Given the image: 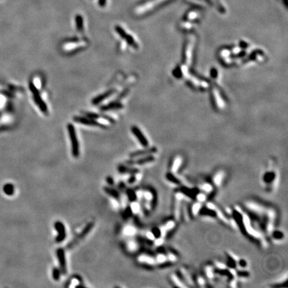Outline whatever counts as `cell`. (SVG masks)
I'll list each match as a JSON object with an SVG mask.
<instances>
[{"label":"cell","mask_w":288,"mask_h":288,"mask_svg":"<svg viewBox=\"0 0 288 288\" xmlns=\"http://www.w3.org/2000/svg\"><path fill=\"white\" fill-rule=\"evenodd\" d=\"M230 286L231 287H236L237 286V282L236 280H233L231 281V283H230Z\"/></svg>","instance_id":"obj_45"},{"label":"cell","mask_w":288,"mask_h":288,"mask_svg":"<svg viewBox=\"0 0 288 288\" xmlns=\"http://www.w3.org/2000/svg\"><path fill=\"white\" fill-rule=\"evenodd\" d=\"M206 273L208 278H210V279L214 278V269H213L211 266L206 267Z\"/></svg>","instance_id":"obj_31"},{"label":"cell","mask_w":288,"mask_h":288,"mask_svg":"<svg viewBox=\"0 0 288 288\" xmlns=\"http://www.w3.org/2000/svg\"><path fill=\"white\" fill-rule=\"evenodd\" d=\"M116 30L117 33L120 35V37L122 39H125L126 38L127 34L126 33L125 30H124L123 28H122L120 26H116Z\"/></svg>","instance_id":"obj_27"},{"label":"cell","mask_w":288,"mask_h":288,"mask_svg":"<svg viewBox=\"0 0 288 288\" xmlns=\"http://www.w3.org/2000/svg\"><path fill=\"white\" fill-rule=\"evenodd\" d=\"M196 42V38L193 35H190L186 42L184 50V64L187 66H190L192 64Z\"/></svg>","instance_id":"obj_1"},{"label":"cell","mask_w":288,"mask_h":288,"mask_svg":"<svg viewBox=\"0 0 288 288\" xmlns=\"http://www.w3.org/2000/svg\"><path fill=\"white\" fill-rule=\"evenodd\" d=\"M127 195L128 199H129V200L130 202H134L136 200L137 194L134 191H133L132 189H128L127 191Z\"/></svg>","instance_id":"obj_24"},{"label":"cell","mask_w":288,"mask_h":288,"mask_svg":"<svg viewBox=\"0 0 288 288\" xmlns=\"http://www.w3.org/2000/svg\"><path fill=\"white\" fill-rule=\"evenodd\" d=\"M125 39L127 41V43L129 44L130 46H132L133 47H134L135 49H137V47H138V45H137V44L136 43V42H135L134 38H132V36H131L130 35H127V36L125 38Z\"/></svg>","instance_id":"obj_22"},{"label":"cell","mask_w":288,"mask_h":288,"mask_svg":"<svg viewBox=\"0 0 288 288\" xmlns=\"http://www.w3.org/2000/svg\"><path fill=\"white\" fill-rule=\"evenodd\" d=\"M182 162H183V159L181 156H177L174 158V162L172 163V166L171 168V171L172 173H176L178 171L179 169V167L181 166L182 165Z\"/></svg>","instance_id":"obj_15"},{"label":"cell","mask_w":288,"mask_h":288,"mask_svg":"<svg viewBox=\"0 0 288 288\" xmlns=\"http://www.w3.org/2000/svg\"><path fill=\"white\" fill-rule=\"evenodd\" d=\"M4 191H5V193H7V195H12L14 192V186H13L11 184L6 185L5 186V188H4Z\"/></svg>","instance_id":"obj_29"},{"label":"cell","mask_w":288,"mask_h":288,"mask_svg":"<svg viewBox=\"0 0 288 288\" xmlns=\"http://www.w3.org/2000/svg\"><path fill=\"white\" fill-rule=\"evenodd\" d=\"M167 260H169L171 262H174V261H177V257L172 253H168L167 255Z\"/></svg>","instance_id":"obj_34"},{"label":"cell","mask_w":288,"mask_h":288,"mask_svg":"<svg viewBox=\"0 0 288 288\" xmlns=\"http://www.w3.org/2000/svg\"><path fill=\"white\" fill-rule=\"evenodd\" d=\"M185 197V196H184V193L182 192H178V193H175V199H178V200H180V201H182L183 199H184Z\"/></svg>","instance_id":"obj_36"},{"label":"cell","mask_w":288,"mask_h":288,"mask_svg":"<svg viewBox=\"0 0 288 288\" xmlns=\"http://www.w3.org/2000/svg\"><path fill=\"white\" fill-rule=\"evenodd\" d=\"M118 170L120 173H123V174H137L139 173V170L136 169V168H131L129 167L128 166H120L118 167Z\"/></svg>","instance_id":"obj_16"},{"label":"cell","mask_w":288,"mask_h":288,"mask_svg":"<svg viewBox=\"0 0 288 288\" xmlns=\"http://www.w3.org/2000/svg\"><path fill=\"white\" fill-rule=\"evenodd\" d=\"M57 257L59 261L60 270L62 274L65 275L67 273V263H66L65 251L62 248L57 250Z\"/></svg>","instance_id":"obj_5"},{"label":"cell","mask_w":288,"mask_h":288,"mask_svg":"<svg viewBox=\"0 0 288 288\" xmlns=\"http://www.w3.org/2000/svg\"><path fill=\"white\" fill-rule=\"evenodd\" d=\"M225 178V173L222 171L217 172L213 178V182L217 187H220L222 184L224 179Z\"/></svg>","instance_id":"obj_12"},{"label":"cell","mask_w":288,"mask_h":288,"mask_svg":"<svg viewBox=\"0 0 288 288\" xmlns=\"http://www.w3.org/2000/svg\"><path fill=\"white\" fill-rule=\"evenodd\" d=\"M29 89L32 91L33 95V99L35 100V102L38 105L39 108L41 109L42 112L43 113L47 112V108L46 104L44 103L43 100L42 99L41 95L38 90V88L35 87V86L33 83H30L29 84Z\"/></svg>","instance_id":"obj_3"},{"label":"cell","mask_w":288,"mask_h":288,"mask_svg":"<svg viewBox=\"0 0 288 288\" xmlns=\"http://www.w3.org/2000/svg\"><path fill=\"white\" fill-rule=\"evenodd\" d=\"M216 210V213H217V215H218V216L219 217V218L221 219V220H223L224 221H225V222H227L228 221V219L227 218H225V216L223 214V213L221 212L220 210Z\"/></svg>","instance_id":"obj_35"},{"label":"cell","mask_w":288,"mask_h":288,"mask_svg":"<svg viewBox=\"0 0 288 288\" xmlns=\"http://www.w3.org/2000/svg\"><path fill=\"white\" fill-rule=\"evenodd\" d=\"M175 212H174V214H175V218L177 220H178L179 219V217H180V211H181V205H180V203H181V202L180 200H178V199H175Z\"/></svg>","instance_id":"obj_19"},{"label":"cell","mask_w":288,"mask_h":288,"mask_svg":"<svg viewBox=\"0 0 288 288\" xmlns=\"http://www.w3.org/2000/svg\"><path fill=\"white\" fill-rule=\"evenodd\" d=\"M156 259L158 263H160V264L166 263L167 260V255L163 254H159L156 257Z\"/></svg>","instance_id":"obj_28"},{"label":"cell","mask_w":288,"mask_h":288,"mask_svg":"<svg viewBox=\"0 0 288 288\" xmlns=\"http://www.w3.org/2000/svg\"><path fill=\"white\" fill-rule=\"evenodd\" d=\"M122 108V105L118 103H113V104H110L108 105L104 106V107L101 108L103 110H107V109H120Z\"/></svg>","instance_id":"obj_23"},{"label":"cell","mask_w":288,"mask_h":288,"mask_svg":"<svg viewBox=\"0 0 288 288\" xmlns=\"http://www.w3.org/2000/svg\"><path fill=\"white\" fill-rule=\"evenodd\" d=\"M175 224L174 221H172V220L168 221L164 225H163V226L160 229H159V231H160L161 236H166L167 233L174 228L175 227Z\"/></svg>","instance_id":"obj_13"},{"label":"cell","mask_w":288,"mask_h":288,"mask_svg":"<svg viewBox=\"0 0 288 288\" xmlns=\"http://www.w3.org/2000/svg\"><path fill=\"white\" fill-rule=\"evenodd\" d=\"M181 272H182L184 277L186 279L187 281L189 282V283H191V284H192V283H193V281H192L191 278H190V276H189V273H188V272H186L184 269H181Z\"/></svg>","instance_id":"obj_33"},{"label":"cell","mask_w":288,"mask_h":288,"mask_svg":"<svg viewBox=\"0 0 288 288\" xmlns=\"http://www.w3.org/2000/svg\"><path fill=\"white\" fill-rule=\"evenodd\" d=\"M135 180V176H131L130 179H128V182L129 183H133V182H134V181Z\"/></svg>","instance_id":"obj_44"},{"label":"cell","mask_w":288,"mask_h":288,"mask_svg":"<svg viewBox=\"0 0 288 288\" xmlns=\"http://www.w3.org/2000/svg\"><path fill=\"white\" fill-rule=\"evenodd\" d=\"M155 160V157L152 156V155L149 156H146L144 157H141L140 159H137L134 160V159H131V160H128L126 162L127 165L133 166V165H144L146 163H149L153 162Z\"/></svg>","instance_id":"obj_8"},{"label":"cell","mask_w":288,"mask_h":288,"mask_svg":"<svg viewBox=\"0 0 288 288\" xmlns=\"http://www.w3.org/2000/svg\"><path fill=\"white\" fill-rule=\"evenodd\" d=\"M68 130L72 143V152L74 157H78L79 155V147L76 131L72 124H68Z\"/></svg>","instance_id":"obj_2"},{"label":"cell","mask_w":288,"mask_h":288,"mask_svg":"<svg viewBox=\"0 0 288 288\" xmlns=\"http://www.w3.org/2000/svg\"><path fill=\"white\" fill-rule=\"evenodd\" d=\"M196 198L197 201L198 202L203 203V202H204L206 200L207 196H206V194H205V193H198V194L196 195Z\"/></svg>","instance_id":"obj_32"},{"label":"cell","mask_w":288,"mask_h":288,"mask_svg":"<svg viewBox=\"0 0 288 288\" xmlns=\"http://www.w3.org/2000/svg\"><path fill=\"white\" fill-rule=\"evenodd\" d=\"M54 226L57 232V236L55 239L56 242L60 243L63 241L66 237V231L65 225L63 223L61 222V221H56Z\"/></svg>","instance_id":"obj_6"},{"label":"cell","mask_w":288,"mask_h":288,"mask_svg":"<svg viewBox=\"0 0 288 288\" xmlns=\"http://www.w3.org/2000/svg\"><path fill=\"white\" fill-rule=\"evenodd\" d=\"M157 152V149L156 148H151L149 149H146L144 150H140V151H136L134 152H132L130 153V157L131 158H135L140 156H149V155L153 154Z\"/></svg>","instance_id":"obj_11"},{"label":"cell","mask_w":288,"mask_h":288,"mask_svg":"<svg viewBox=\"0 0 288 288\" xmlns=\"http://www.w3.org/2000/svg\"><path fill=\"white\" fill-rule=\"evenodd\" d=\"M215 265H216V267L218 268V269H224L226 268V266H225V265L224 264H222V263L217 262V263L215 264Z\"/></svg>","instance_id":"obj_39"},{"label":"cell","mask_w":288,"mask_h":288,"mask_svg":"<svg viewBox=\"0 0 288 288\" xmlns=\"http://www.w3.org/2000/svg\"><path fill=\"white\" fill-rule=\"evenodd\" d=\"M74 120L79 123L84 124V125L87 126H100L101 127H105V126L101 125L100 123L97 122L96 121L94 120L91 118H86V117H74Z\"/></svg>","instance_id":"obj_10"},{"label":"cell","mask_w":288,"mask_h":288,"mask_svg":"<svg viewBox=\"0 0 288 288\" xmlns=\"http://www.w3.org/2000/svg\"><path fill=\"white\" fill-rule=\"evenodd\" d=\"M200 188L203 192H206V193H210L212 192V190H213V187L211 186V185L210 184H207V183H205V184H202L200 186Z\"/></svg>","instance_id":"obj_25"},{"label":"cell","mask_w":288,"mask_h":288,"mask_svg":"<svg viewBox=\"0 0 288 288\" xmlns=\"http://www.w3.org/2000/svg\"><path fill=\"white\" fill-rule=\"evenodd\" d=\"M206 206H207V209H209V210H216V207H215V206L214 204V203H211V202L207 203Z\"/></svg>","instance_id":"obj_38"},{"label":"cell","mask_w":288,"mask_h":288,"mask_svg":"<svg viewBox=\"0 0 288 288\" xmlns=\"http://www.w3.org/2000/svg\"><path fill=\"white\" fill-rule=\"evenodd\" d=\"M201 208H202V203L200 202H197L196 203H193V206H192V214L193 215H197L199 214V211L201 210Z\"/></svg>","instance_id":"obj_21"},{"label":"cell","mask_w":288,"mask_h":288,"mask_svg":"<svg viewBox=\"0 0 288 288\" xmlns=\"http://www.w3.org/2000/svg\"><path fill=\"white\" fill-rule=\"evenodd\" d=\"M94 222H90L89 224H87V225H86V226L83 229V230L81 232V233H79L78 236L76 238H75L72 241H71L69 243V244L68 245V246H67L68 249H71V248L73 247L76 244H78V243L80 242L83 240V239L84 237H86V236H87V235L90 232V231L92 229V228H94Z\"/></svg>","instance_id":"obj_4"},{"label":"cell","mask_w":288,"mask_h":288,"mask_svg":"<svg viewBox=\"0 0 288 288\" xmlns=\"http://www.w3.org/2000/svg\"><path fill=\"white\" fill-rule=\"evenodd\" d=\"M171 278L172 281L175 283L176 286L179 287H186L184 284L183 282L179 280V278L178 277V276H176L175 274H172L171 276Z\"/></svg>","instance_id":"obj_20"},{"label":"cell","mask_w":288,"mask_h":288,"mask_svg":"<svg viewBox=\"0 0 288 288\" xmlns=\"http://www.w3.org/2000/svg\"><path fill=\"white\" fill-rule=\"evenodd\" d=\"M60 274H61L60 270L58 268H53V269H52V277H53V279H54V280L58 281L60 280Z\"/></svg>","instance_id":"obj_26"},{"label":"cell","mask_w":288,"mask_h":288,"mask_svg":"<svg viewBox=\"0 0 288 288\" xmlns=\"http://www.w3.org/2000/svg\"><path fill=\"white\" fill-rule=\"evenodd\" d=\"M212 95L213 100H214V104L216 106V108L218 109H223L225 106V101H224L220 93L216 88H213Z\"/></svg>","instance_id":"obj_7"},{"label":"cell","mask_w":288,"mask_h":288,"mask_svg":"<svg viewBox=\"0 0 288 288\" xmlns=\"http://www.w3.org/2000/svg\"><path fill=\"white\" fill-rule=\"evenodd\" d=\"M76 25L78 30L82 31L83 29V20L81 16H78L76 17Z\"/></svg>","instance_id":"obj_30"},{"label":"cell","mask_w":288,"mask_h":288,"mask_svg":"<svg viewBox=\"0 0 288 288\" xmlns=\"http://www.w3.org/2000/svg\"><path fill=\"white\" fill-rule=\"evenodd\" d=\"M247 207L249 209L250 211H253L254 213H257V214H261L264 211V207L263 206H261L258 203H255L254 202H249L247 203Z\"/></svg>","instance_id":"obj_14"},{"label":"cell","mask_w":288,"mask_h":288,"mask_svg":"<svg viewBox=\"0 0 288 288\" xmlns=\"http://www.w3.org/2000/svg\"><path fill=\"white\" fill-rule=\"evenodd\" d=\"M112 93H113V91H112V90H111V91H109L105 92V94H102V95H100V96L95 97V98L94 100H93V104H95H95H98L99 103L101 102V101H103V100H104L105 99L107 98V97H109L111 94H112Z\"/></svg>","instance_id":"obj_18"},{"label":"cell","mask_w":288,"mask_h":288,"mask_svg":"<svg viewBox=\"0 0 288 288\" xmlns=\"http://www.w3.org/2000/svg\"><path fill=\"white\" fill-rule=\"evenodd\" d=\"M131 213H132V210L131 209V207H127L125 211V213H124V216L126 215V218H129V217L131 215Z\"/></svg>","instance_id":"obj_37"},{"label":"cell","mask_w":288,"mask_h":288,"mask_svg":"<svg viewBox=\"0 0 288 288\" xmlns=\"http://www.w3.org/2000/svg\"><path fill=\"white\" fill-rule=\"evenodd\" d=\"M211 77L214 78H216L217 76H218V71L216 70V69H211Z\"/></svg>","instance_id":"obj_41"},{"label":"cell","mask_w":288,"mask_h":288,"mask_svg":"<svg viewBox=\"0 0 288 288\" xmlns=\"http://www.w3.org/2000/svg\"><path fill=\"white\" fill-rule=\"evenodd\" d=\"M131 131L133 132V134L135 135V136L137 137V139L138 140V141L140 142V144L142 145L144 147L146 148L148 146V141L146 139V137L145 135H144L143 133L140 131L138 127L136 126H133L131 127Z\"/></svg>","instance_id":"obj_9"},{"label":"cell","mask_w":288,"mask_h":288,"mask_svg":"<svg viewBox=\"0 0 288 288\" xmlns=\"http://www.w3.org/2000/svg\"><path fill=\"white\" fill-rule=\"evenodd\" d=\"M106 180H107V181L110 185L113 184V179H112V178H111V177H108V178H106Z\"/></svg>","instance_id":"obj_43"},{"label":"cell","mask_w":288,"mask_h":288,"mask_svg":"<svg viewBox=\"0 0 288 288\" xmlns=\"http://www.w3.org/2000/svg\"><path fill=\"white\" fill-rule=\"evenodd\" d=\"M197 281H198V283L200 286H204L205 285V281L204 280H203V278H202L201 277H199L198 279H197Z\"/></svg>","instance_id":"obj_42"},{"label":"cell","mask_w":288,"mask_h":288,"mask_svg":"<svg viewBox=\"0 0 288 288\" xmlns=\"http://www.w3.org/2000/svg\"><path fill=\"white\" fill-rule=\"evenodd\" d=\"M163 242V239L162 238V237H158V238H157V240H156V242H155V243H156V244L157 246H161Z\"/></svg>","instance_id":"obj_40"},{"label":"cell","mask_w":288,"mask_h":288,"mask_svg":"<svg viewBox=\"0 0 288 288\" xmlns=\"http://www.w3.org/2000/svg\"><path fill=\"white\" fill-rule=\"evenodd\" d=\"M104 189L105 192L106 193H108L109 196H112V197L117 199V200H119V199H120V195H119V193L117 191L116 189H113L109 187H105Z\"/></svg>","instance_id":"obj_17"}]
</instances>
